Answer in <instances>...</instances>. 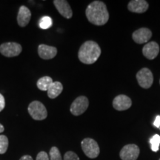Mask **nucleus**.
Wrapping results in <instances>:
<instances>
[{"mask_svg":"<svg viewBox=\"0 0 160 160\" xmlns=\"http://www.w3.org/2000/svg\"><path fill=\"white\" fill-rule=\"evenodd\" d=\"M101 53V48L97 42L93 41H87L80 47L78 57L82 63L91 65L97 61Z\"/></svg>","mask_w":160,"mask_h":160,"instance_id":"obj_2","label":"nucleus"},{"mask_svg":"<svg viewBox=\"0 0 160 160\" xmlns=\"http://www.w3.org/2000/svg\"><path fill=\"white\" fill-rule=\"evenodd\" d=\"M36 160H50V158L46 152L41 151L37 154V159Z\"/></svg>","mask_w":160,"mask_h":160,"instance_id":"obj_23","label":"nucleus"},{"mask_svg":"<svg viewBox=\"0 0 160 160\" xmlns=\"http://www.w3.org/2000/svg\"><path fill=\"white\" fill-rule=\"evenodd\" d=\"M152 37V32L147 28H142L133 33L132 38L137 44H144L148 42Z\"/></svg>","mask_w":160,"mask_h":160,"instance_id":"obj_9","label":"nucleus"},{"mask_svg":"<svg viewBox=\"0 0 160 160\" xmlns=\"http://www.w3.org/2000/svg\"><path fill=\"white\" fill-rule=\"evenodd\" d=\"M153 125H154L156 128H160V116H157V118H156L154 120V122H153Z\"/></svg>","mask_w":160,"mask_h":160,"instance_id":"obj_25","label":"nucleus"},{"mask_svg":"<svg viewBox=\"0 0 160 160\" xmlns=\"http://www.w3.org/2000/svg\"><path fill=\"white\" fill-rule=\"evenodd\" d=\"M52 25H53V20L51 17H48V16L43 17L39 21V27L42 29H48L51 27Z\"/></svg>","mask_w":160,"mask_h":160,"instance_id":"obj_18","label":"nucleus"},{"mask_svg":"<svg viewBox=\"0 0 160 160\" xmlns=\"http://www.w3.org/2000/svg\"><path fill=\"white\" fill-rule=\"evenodd\" d=\"M8 148V139L5 135H0V154H4Z\"/></svg>","mask_w":160,"mask_h":160,"instance_id":"obj_20","label":"nucleus"},{"mask_svg":"<svg viewBox=\"0 0 160 160\" xmlns=\"http://www.w3.org/2000/svg\"><path fill=\"white\" fill-rule=\"evenodd\" d=\"M4 130H5V128H4L3 125H2V124H0V133H2V132L4 131Z\"/></svg>","mask_w":160,"mask_h":160,"instance_id":"obj_27","label":"nucleus"},{"mask_svg":"<svg viewBox=\"0 0 160 160\" xmlns=\"http://www.w3.org/2000/svg\"><path fill=\"white\" fill-rule=\"evenodd\" d=\"M137 79L140 87L145 89L150 88L153 82V73L148 68H144L137 73Z\"/></svg>","mask_w":160,"mask_h":160,"instance_id":"obj_5","label":"nucleus"},{"mask_svg":"<svg viewBox=\"0 0 160 160\" xmlns=\"http://www.w3.org/2000/svg\"><path fill=\"white\" fill-rule=\"evenodd\" d=\"M53 82V79H52L51 77H43L37 81V85L38 88L42 91H48L49 87L51 86L52 83Z\"/></svg>","mask_w":160,"mask_h":160,"instance_id":"obj_17","label":"nucleus"},{"mask_svg":"<svg viewBox=\"0 0 160 160\" xmlns=\"http://www.w3.org/2000/svg\"><path fill=\"white\" fill-rule=\"evenodd\" d=\"M28 112L35 120H43L48 117V111L45 105L39 101H33L28 106Z\"/></svg>","mask_w":160,"mask_h":160,"instance_id":"obj_4","label":"nucleus"},{"mask_svg":"<svg viewBox=\"0 0 160 160\" xmlns=\"http://www.w3.org/2000/svg\"><path fill=\"white\" fill-rule=\"evenodd\" d=\"M22 46L17 42H6L0 45V53L7 57H13L19 55Z\"/></svg>","mask_w":160,"mask_h":160,"instance_id":"obj_7","label":"nucleus"},{"mask_svg":"<svg viewBox=\"0 0 160 160\" xmlns=\"http://www.w3.org/2000/svg\"><path fill=\"white\" fill-rule=\"evenodd\" d=\"M5 98H4L3 96L0 93V112L5 108Z\"/></svg>","mask_w":160,"mask_h":160,"instance_id":"obj_24","label":"nucleus"},{"mask_svg":"<svg viewBox=\"0 0 160 160\" xmlns=\"http://www.w3.org/2000/svg\"><path fill=\"white\" fill-rule=\"evenodd\" d=\"M31 18V13L26 6H21L17 15V22L20 27H25L29 23Z\"/></svg>","mask_w":160,"mask_h":160,"instance_id":"obj_15","label":"nucleus"},{"mask_svg":"<svg viewBox=\"0 0 160 160\" xmlns=\"http://www.w3.org/2000/svg\"><path fill=\"white\" fill-rule=\"evenodd\" d=\"M64 160H80L79 158L73 151H68L64 156Z\"/></svg>","mask_w":160,"mask_h":160,"instance_id":"obj_22","label":"nucleus"},{"mask_svg":"<svg viewBox=\"0 0 160 160\" xmlns=\"http://www.w3.org/2000/svg\"><path fill=\"white\" fill-rule=\"evenodd\" d=\"M86 17L90 22L95 25H104L109 19V13L105 4L101 1H94L88 6Z\"/></svg>","mask_w":160,"mask_h":160,"instance_id":"obj_1","label":"nucleus"},{"mask_svg":"<svg viewBox=\"0 0 160 160\" xmlns=\"http://www.w3.org/2000/svg\"><path fill=\"white\" fill-rule=\"evenodd\" d=\"M50 160H62L61 153L57 147H52L49 153Z\"/></svg>","mask_w":160,"mask_h":160,"instance_id":"obj_21","label":"nucleus"},{"mask_svg":"<svg viewBox=\"0 0 160 160\" xmlns=\"http://www.w3.org/2000/svg\"><path fill=\"white\" fill-rule=\"evenodd\" d=\"M39 56L43 59H51L56 57L57 53V48L47 45H40L38 48Z\"/></svg>","mask_w":160,"mask_h":160,"instance_id":"obj_13","label":"nucleus"},{"mask_svg":"<svg viewBox=\"0 0 160 160\" xmlns=\"http://www.w3.org/2000/svg\"><path fill=\"white\" fill-rule=\"evenodd\" d=\"M159 53V46L156 42H150L144 46L142 53L148 59H153Z\"/></svg>","mask_w":160,"mask_h":160,"instance_id":"obj_12","label":"nucleus"},{"mask_svg":"<svg viewBox=\"0 0 160 160\" xmlns=\"http://www.w3.org/2000/svg\"><path fill=\"white\" fill-rule=\"evenodd\" d=\"M159 83H160V80H159Z\"/></svg>","mask_w":160,"mask_h":160,"instance_id":"obj_28","label":"nucleus"},{"mask_svg":"<svg viewBox=\"0 0 160 160\" xmlns=\"http://www.w3.org/2000/svg\"><path fill=\"white\" fill-rule=\"evenodd\" d=\"M62 90V84L59 82H53L49 87L48 90V96L51 99H55V98L59 97L61 94Z\"/></svg>","mask_w":160,"mask_h":160,"instance_id":"obj_16","label":"nucleus"},{"mask_svg":"<svg viewBox=\"0 0 160 160\" xmlns=\"http://www.w3.org/2000/svg\"><path fill=\"white\" fill-rule=\"evenodd\" d=\"M56 8L59 13L66 19H71L73 17V12L70 5L65 0H55L53 1Z\"/></svg>","mask_w":160,"mask_h":160,"instance_id":"obj_11","label":"nucleus"},{"mask_svg":"<svg viewBox=\"0 0 160 160\" xmlns=\"http://www.w3.org/2000/svg\"><path fill=\"white\" fill-rule=\"evenodd\" d=\"M149 5L145 0H132L128 3V9L131 12L142 13L148 9Z\"/></svg>","mask_w":160,"mask_h":160,"instance_id":"obj_14","label":"nucleus"},{"mask_svg":"<svg viewBox=\"0 0 160 160\" xmlns=\"http://www.w3.org/2000/svg\"><path fill=\"white\" fill-rule=\"evenodd\" d=\"M19 160H33V158H32L31 156L29 155H25V156H23V157H22L20 158Z\"/></svg>","mask_w":160,"mask_h":160,"instance_id":"obj_26","label":"nucleus"},{"mask_svg":"<svg viewBox=\"0 0 160 160\" xmlns=\"http://www.w3.org/2000/svg\"><path fill=\"white\" fill-rule=\"evenodd\" d=\"M89 105V101L86 97L84 96H81V97H77L73 103L71 104V113L74 116H79L85 113L86 110L88 109Z\"/></svg>","mask_w":160,"mask_h":160,"instance_id":"obj_6","label":"nucleus"},{"mask_svg":"<svg viewBox=\"0 0 160 160\" xmlns=\"http://www.w3.org/2000/svg\"><path fill=\"white\" fill-rule=\"evenodd\" d=\"M132 101L131 98L126 95H119L114 98L113 101V106L116 110L119 111H125L131 107Z\"/></svg>","mask_w":160,"mask_h":160,"instance_id":"obj_10","label":"nucleus"},{"mask_svg":"<svg viewBox=\"0 0 160 160\" xmlns=\"http://www.w3.org/2000/svg\"><path fill=\"white\" fill-rule=\"evenodd\" d=\"M82 149L85 154L91 159H95L99 156L100 149L99 145L94 139L91 138H86L81 143Z\"/></svg>","mask_w":160,"mask_h":160,"instance_id":"obj_3","label":"nucleus"},{"mask_svg":"<svg viewBox=\"0 0 160 160\" xmlns=\"http://www.w3.org/2000/svg\"><path fill=\"white\" fill-rule=\"evenodd\" d=\"M139 148L137 145L130 144L122 148L119 156L122 160H137L139 155Z\"/></svg>","mask_w":160,"mask_h":160,"instance_id":"obj_8","label":"nucleus"},{"mask_svg":"<svg viewBox=\"0 0 160 160\" xmlns=\"http://www.w3.org/2000/svg\"><path fill=\"white\" fill-rule=\"evenodd\" d=\"M150 143H151V150L153 152H157L159 151V145H160V136L158 134H155L150 139Z\"/></svg>","mask_w":160,"mask_h":160,"instance_id":"obj_19","label":"nucleus"},{"mask_svg":"<svg viewBox=\"0 0 160 160\" xmlns=\"http://www.w3.org/2000/svg\"><path fill=\"white\" fill-rule=\"evenodd\" d=\"M159 160H160V159H159Z\"/></svg>","mask_w":160,"mask_h":160,"instance_id":"obj_29","label":"nucleus"},{"mask_svg":"<svg viewBox=\"0 0 160 160\" xmlns=\"http://www.w3.org/2000/svg\"></svg>","mask_w":160,"mask_h":160,"instance_id":"obj_30","label":"nucleus"}]
</instances>
